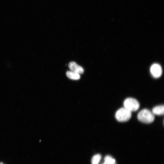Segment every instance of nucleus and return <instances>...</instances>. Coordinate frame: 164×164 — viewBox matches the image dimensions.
<instances>
[{"label":"nucleus","instance_id":"nucleus-10","mask_svg":"<svg viewBox=\"0 0 164 164\" xmlns=\"http://www.w3.org/2000/svg\"><path fill=\"white\" fill-rule=\"evenodd\" d=\"M101 164H105L104 163H102Z\"/></svg>","mask_w":164,"mask_h":164},{"label":"nucleus","instance_id":"nucleus-7","mask_svg":"<svg viewBox=\"0 0 164 164\" xmlns=\"http://www.w3.org/2000/svg\"><path fill=\"white\" fill-rule=\"evenodd\" d=\"M66 75L68 78L73 80H78L80 78L79 74L72 71H68L66 73Z\"/></svg>","mask_w":164,"mask_h":164},{"label":"nucleus","instance_id":"nucleus-3","mask_svg":"<svg viewBox=\"0 0 164 164\" xmlns=\"http://www.w3.org/2000/svg\"><path fill=\"white\" fill-rule=\"evenodd\" d=\"M124 107L130 112L137 111L139 108L140 104L136 99L133 98H128L124 102Z\"/></svg>","mask_w":164,"mask_h":164},{"label":"nucleus","instance_id":"nucleus-5","mask_svg":"<svg viewBox=\"0 0 164 164\" xmlns=\"http://www.w3.org/2000/svg\"><path fill=\"white\" fill-rule=\"evenodd\" d=\"M69 67L72 71L79 74H83L84 72L83 68L74 62L70 63Z\"/></svg>","mask_w":164,"mask_h":164},{"label":"nucleus","instance_id":"nucleus-1","mask_svg":"<svg viewBox=\"0 0 164 164\" xmlns=\"http://www.w3.org/2000/svg\"><path fill=\"white\" fill-rule=\"evenodd\" d=\"M137 118L140 121L147 124L152 122L155 119L153 113L146 109L141 111L138 114Z\"/></svg>","mask_w":164,"mask_h":164},{"label":"nucleus","instance_id":"nucleus-4","mask_svg":"<svg viewBox=\"0 0 164 164\" xmlns=\"http://www.w3.org/2000/svg\"><path fill=\"white\" fill-rule=\"evenodd\" d=\"M151 72L153 76L155 78L160 77L162 74V69L161 66L157 64L153 65L151 68Z\"/></svg>","mask_w":164,"mask_h":164},{"label":"nucleus","instance_id":"nucleus-8","mask_svg":"<svg viewBox=\"0 0 164 164\" xmlns=\"http://www.w3.org/2000/svg\"><path fill=\"white\" fill-rule=\"evenodd\" d=\"M105 164H116V160L111 156L109 155L106 156L104 158Z\"/></svg>","mask_w":164,"mask_h":164},{"label":"nucleus","instance_id":"nucleus-9","mask_svg":"<svg viewBox=\"0 0 164 164\" xmlns=\"http://www.w3.org/2000/svg\"><path fill=\"white\" fill-rule=\"evenodd\" d=\"M101 159L100 154H97L94 155L92 159V164H98Z\"/></svg>","mask_w":164,"mask_h":164},{"label":"nucleus","instance_id":"nucleus-2","mask_svg":"<svg viewBox=\"0 0 164 164\" xmlns=\"http://www.w3.org/2000/svg\"><path fill=\"white\" fill-rule=\"evenodd\" d=\"M131 116V112L124 107L119 109L116 112L115 115V117L117 120L121 122L128 121Z\"/></svg>","mask_w":164,"mask_h":164},{"label":"nucleus","instance_id":"nucleus-6","mask_svg":"<svg viewBox=\"0 0 164 164\" xmlns=\"http://www.w3.org/2000/svg\"><path fill=\"white\" fill-rule=\"evenodd\" d=\"M154 115L158 116L163 115L164 113V107L161 105L154 107L152 110V112Z\"/></svg>","mask_w":164,"mask_h":164}]
</instances>
